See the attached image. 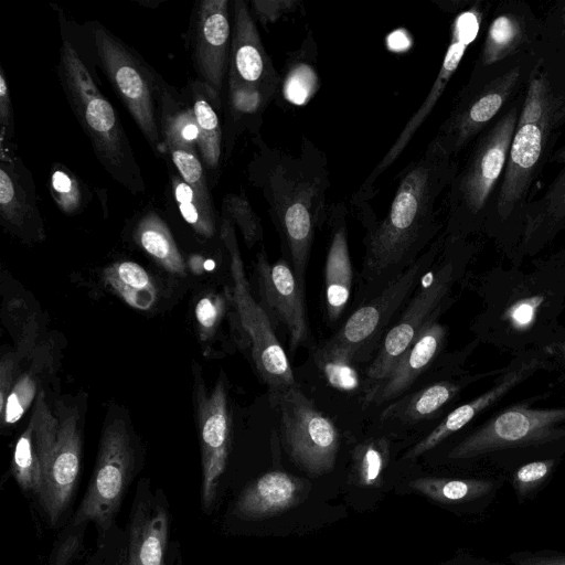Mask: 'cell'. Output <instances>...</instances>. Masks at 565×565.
<instances>
[{
    "label": "cell",
    "mask_w": 565,
    "mask_h": 565,
    "mask_svg": "<svg viewBox=\"0 0 565 565\" xmlns=\"http://www.w3.org/2000/svg\"><path fill=\"white\" fill-rule=\"evenodd\" d=\"M523 90L469 147L446 192L445 234L459 238L486 224L500 185L518 122Z\"/></svg>",
    "instance_id": "obj_6"
},
{
    "label": "cell",
    "mask_w": 565,
    "mask_h": 565,
    "mask_svg": "<svg viewBox=\"0 0 565 565\" xmlns=\"http://www.w3.org/2000/svg\"><path fill=\"white\" fill-rule=\"evenodd\" d=\"M167 541V511L160 505L140 508L130 530L128 565H163Z\"/></svg>",
    "instance_id": "obj_30"
},
{
    "label": "cell",
    "mask_w": 565,
    "mask_h": 565,
    "mask_svg": "<svg viewBox=\"0 0 565 565\" xmlns=\"http://www.w3.org/2000/svg\"><path fill=\"white\" fill-rule=\"evenodd\" d=\"M565 129V50L545 42L523 89L504 172L486 225L520 231L531 191Z\"/></svg>",
    "instance_id": "obj_3"
},
{
    "label": "cell",
    "mask_w": 565,
    "mask_h": 565,
    "mask_svg": "<svg viewBox=\"0 0 565 565\" xmlns=\"http://www.w3.org/2000/svg\"><path fill=\"white\" fill-rule=\"evenodd\" d=\"M103 281L134 309L147 311L157 301L158 291L153 279L135 262L122 260L108 265L103 270Z\"/></svg>",
    "instance_id": "obj_31"
},
{
    "label": "cell",
    "mask_w": 565,
    "mask_h": 565,
    "mask_svg": "<svg viewBox=\"0 0 565 565\" xmlns=\"http://www.w3.org/2000/svg\"><path fill=\"white\" fill-rule=\"evenodd\" d=\"M539 299H526L518 302L511 309V319L519 327H525L533 320Z\"/></svg>",
    "instance_id": "obj_47"
},
{
    "label": "cell",
    "mask_w": 565,
    "mask_h": 565,
    "mask_svg": "<svg viewBox=\"0 0 565 565\" xmlns=\"http://www.w3.org/2000/svg\"><path fill=\"white\" fill-rule=\"evenodd\" d=\"M280 88L281 77L264 46L248 3L235 0L227 70V157L241 132L247 129L259 134L263 114L278 97Z\"/></svg>",
    "instance_id": "obj_5"
},
{
    "label": "cell",
    "mask_w": 565,
    "mask_h": 565,
    "mask_svg": "<svg viewBox=\"0 0 565 565\" xmlns=\"http://www.w3.org/2000/svg\"><path fill=\"white\" fill-rule=\"evenodd\" d=\"M0 217L9 231L22 238H42L43 221L35 185L20 158L2 151L0 163Z\"/></svg>",
    "instance_id": "obj_22"
},
{
    "label": "cell",
    "mask_w": 565,
    "mask_h": 565,
    "mask_svg": "<svg viewBox=\"0 0 565 565\" xmlns=\"http://www.w3.org/2000/svg\"><path fill=\"white\" fill-rule=\"evenodd\" d=\"M541 47L491 66L473 65L430 141L454 158L470 147L522 93Z\"/></svg>",
    "instance_id": "obj_7"
},
{
    "label": "cell",
    "mask_w": 565,
    "mask_h": 565,
    "mask_svg": "<svg viewBox=\"0 0 565 565\" xmlns=\"http://www.w3.org/2000/svg\"><path fill=\"white\" fill-rule=\"evenodd\" d=\"M222 207L223 216L238 227L248 248L254 247L263 239L262 221L243 192L226 194Z\"/></svg>",
    "instance_id": "obj_36"
},
{
    "label": "cell",
    "mask_w": 565,
    "mask_h": 565,
    "mask_svg": "<svg viewBox=\"0 0 565 565\" xmlns=\"http://www.w3.org/2000/svg\"><path fill=\"white\" fill-rule=\"evenodd\" d=\"M15 359L12 353L2 356L0 362V414L14 385Z\"/></svg>",
    "instance_id": "obj_46"
},
{
    "label": "cell",
    "mask_w": 565,
    "mask_h": 565,
    "mask_svg": "<svg viewBox=\"0 0 565 565\" xmlns=\"http://www.w3.org/2000/svg\"><path fill=\"white\" fill-rule=\"evenodd\" d=\"M0 122L2 125L1 140H4V138L10 140L14 132L13 111L10 90L2 67L0 70Z\"/></svg>",
    "instance_id": "obj_45"
},
{
    "label": "cell",
    "mask_w": 565,
    "mask_h": 565,
    "mask_svg": "<svg viewBox=\"0 0 565 565\" xmlns=\"http://www.w3.org/2000/svg\"><path fill=\"white\" fill-rule=\"evenodd\" d=\"M255 275L259 303L275 330H282L290 350L296 351L308 342L310 335L306 290L301 288L290 264L284 257L270 262L264 250L256 256Z\"/></svg>",
    "instance_id": "obj_17"
},
{
    "label": "cell",
    "mask_w": 565,
    "mask_h": 565,
    "mask_svg": "<svg viewBox=\"0 0 565 565\" xmlns=\"http://www.w3.org/2000/svg\"><path fill=\"white\" fill-rule=\"evenodd\" d=\"M58 417L46 403L43 391L38 393L26 428L20 435L13 451L12 472L24 491H32L39 499L44 489L51 466Z\"/></svg>",
    "instance_id": "obj_20"
},
{
    "label": "cell",
    "mask_w": 565,
    "mask_h": 565,
    "mask_svg": "<svg viewBox=\"0 0 565 565\" xmlns=\"http://www.w3.org/2000/svg\"><path fill=\"white\" fill-rule=\"evenodd\" d=\"M57 76L79 126L104 169L134 194L146 189L132 147L110 102L97 87L73 44L64 39Z\"/></svg>",
    "instance_id": "obj_4"
},
{
    "label": "cell",
    "mask_w": 565,
    "mask_h": 565,
    "mask_svg": "<svg viewBox=\"0 0 565 565\" xmlns=\"http://www.w3.org/2000/svg\"><path fill=\"white\" fill-rule=\"evenodd\" d=\"M518 565H565V556H524L516 562Z\"/></svg>",
    "instance_id": "obj_48"
},
{
    "label": "cell",
    "mask_w": 565,
    "mask_h": 565,
    "mask_svg": "<svg viewBox=\"0 0 565 565\" xmlns=\"http://www.w3.org/2000/svg\"><path fill=\"white\" fill-rule=\"evenodd\" d=\"M36 390L38 382L33 373H24L17 380L0 414L3 426L20 420L32 402H35Z\"/></svg>",
    "instance_id": "obj_40"
},
{
    "label": "cell",
    "mask_w": 565,
    "mask_h": 565,
    "mask_svg": "<svg viewBox=\"0 0 565 565\" xmlns=\"http://www.w3.org/2000/svg\"><path fill=\"white\" fill-rule=\"evenodd\" d=\"M310 484L285 471H269L257 478L241 494L236 513L249 519L277 515L300 503Z\"/></svg>",
    "instance_id": "obj_24"
},
{
    "label": "cell",
    "mask_w": 565,
    "mask_h": 565,
    "mask_svg": "<svg viewBox=\"0 0 565 565\" xmlns=\"http://www.w3.org/2000/svg\"><path fill=\"white\" fill-rule=\"evenodd\" d=\"M539 366L536 360L523 364L519 369L508 373L500 383L487 391L481 396L466 403L451 413L434 428L426 437L415 444L404 456V459H416L425 452L431 450L443 440L448 438L454 433L460 430L482 409L495 403L499 398L505 395L512 387L523 381L526 376L532 374Z\"/></svg>",
    "instance_id": "obj_26"
},
{
    "label": "cell",
    "mask_w": 565,
    "mask_h": 565,
    "mask_svg": "<svg viewBox=\"0 0 565 565\" xmlns=\"http://www.w3.org/2000/svg\"><path fill=\"white\" fill-rule=\"evenodd\" d=\"M300 0H253L252 11L264 25L278 21L300 6Z\"/></svg>",
    "instance_id": "obj_44"
},
{
    "label": "cell",
    "mask_w": 565,
    "mask_h": 565,
    "mask_svg": "<svg viewBox=\"0 0 565 565\" xmlns=\"http://www.w3.org/2000/svg\"><path fill=\"white\" fill-rule=\"evenodd\" d=\"M554 460H537L521 466L514 475V487L519 497L533 491L548 476Z\"/></svg>",
    "instance_id": "obj_42"
},
{
    "label": "cell",
    "mask_w": 565,
    "mask_h": 565,
    "mask_svg": "<svg viewBox=\"0 0 565 565\" xmlns=\"http://www.w3.org/2000/svg\"><path fill=\"white\" fill-rule=\"evenodd\" d=\"M472 0H443L436 1V4L444 11L449 13H458L466 9Z\"/></svg>",
    "instance_id": "obj_49"
},
{
    "label": "cell",
    "mask_w": 565,
    "mask_h": 565,
    "mask_svg": "<svg viewBox=\"0 0 565 565\" xmlns=\"http://www.w3.org/2000/svg\"><path fill=\"white\" fill-rule=\"evenodd\" d=\"M227 0H202L190 24L192 61L199 81L221 96L228 70L232 24Z\"/></svg>",
    "instance_id": "obj_19"
},
{
    "label": "cell",
    "mask_w": 565,
    "mask_h": 565,
    "mask_svg": "<svg viewBox=\"0 0 565 565\" xmlns=\"http://www.w3.org/2000/svg\"><path fill=\"white\" fill-rule=\"evenodd\" d=\"M171 188L184 221L199 235L212 237L216 231L214 205L201 198L180 175H171Z\"/></svg>",
    "instance_id": "obj_35"
},
{
    "label": "cell",
    "mask_w": 565,
    "mask_h": 565,
    "mask_svg": "<svg viewBox=\"0 0 565 565\" xmlns=\"http://www.w3.org/2000/svg\"><path fill=\"white\" fill-rule=\"evenodd\" d=\"M221 238L230 258L232 300L243 340L257 374L268 386L273 397L297 386L296 379L267 312L252 294L235 226L224 216Z\"/></svg>",
    "instance_id": "obj_9"
},
{
    "label": "cell",
    "mask_w": 565,
    "mask_h": 565,
    "mask_svg": "<svg viewBox=\"0 0 565 565\" xmlns=\"http://www.w3.org/2000/svg\"><path fill=\"white\" fill-rule=\"evenodd\" d=\"M565 437V408L508 409L468 436L448 455L469 459L491 451L541 445Z\"/></svg>",
    "instance_id": "obj_15"
},
{
    "label": "cell",
    "mask_w": 565,
    "mask_h": 565,
    "mask_svg": "<svg viewBox=\"0 0 565 565\" xmlns=\"http://www.w3.org/2000/svg\"><path fill=\"white\" fill-rule=\"evenodd\" d=\"M58 430L40 501L52 524L67 507L81 467V429L76 407H58Z\"/></svg>",
    "instance_id": "obj_21"
},
{
    "label": "cell",
    "mask_w": 565,
    "mask_h": 565,
    "mask_svg": "<svg viewBox=\"0 0 565 565\" xmlns=\"http://www.w3.org/2000/svg\"><path fill=\"white\" fill-rule=\"evenodd\" d=\"M348 209L344 202L329 206L331 230L324 265V307L330 324L337 323L351 297L353 269L348 238Z\"/></svg>",
    "instance_id": "obj_23"
},
{
    "label": "cell",
    "mask_w": 565,
    "mask_h": 565,
    "mask_svg": "<svg viewBox=\"0 0 565 565\" xmlns=\"http://www.w3.org/2000/svg\"><path fill=\"white\" fill-rule=\"evenodd\" d=\"M445 328L433 322L402 355L388 375L370 393L366 405H381L402 395L436 358L445 339Z\"/></svg>",
    "instance_id": "obj_25"
},
{
    "label": "cell",
    "mask_w": 565,
    "mask_h": 565,
    "mask_svg": "<svg viewBox=\"0 0 565 565\" xmlns=\"http://www.w3.org/2000/svg\"><path fill=\"white\" fill-rule=\"evenodd\" d=\"M459 163L434 142L402 172L386 215L366 231L360 273L361 301L403 273L436 239L437 204Z\"/></svg>",
    "instance_id": "obj_1"
},
{
    "label": "cell",
    "mask_w": 565,
    "mask_h": 565,
    "mask_svg": "<svg viewBox=\"0 0 565 565\" xmlns=\"http://www.w3.org/2000/svg\"><path fill=\"white\" fill-rule=\"evenodd\" d=\"M489 18L476 66L487 67L534 52L546 42L543 20L526 1H500Z\"/></svg>",
    "instance_id": "obj_18"
},
{
    "label": "cell",
    "mask_w": 565,
    "mask_h": 565,
    "mask_svg": "<svg viewBox=\"0 0 565 565\" xmlns=\"http://www.w3.org/2000/svg\"><path fill=\"white\" fill-rule=\"evenodd\" d=\"M565 227V166L542 196L526 205L520 236L523 247H534L553 238Z\"/></svg>",
    "instance_id": "obj_27"
},
{
    "label": "cell",
    "mask_w": 565,
    "mask_h": 565,
    "mask_svg": "<svg viewBox=\"0 0 565 565\" xmlns=\"http://www.w3.org/2000/svg\"><path fill=\"white\" fill-rule=\"evenodd\" d=\"M193 404L201 443L202 503L214 502L218 480L223 475L230 448L231 418L223 377L207 392L201 371L193 366Z\"/></svg>",
    "instance_id": "obj_16"
},
{
    "label": "cell",
    "mask_w": 565,
    "mask_h": 565,
    "mask_svg": "<svg viewBox=\"0 0 565 565\" xmlns=\"http://www.w3.org/2000/svg\"><path fill=\"white\" fill-rule=\"evenodd\" d=\"M50 190L60 210L67 215L78 213L84 206V193L76 177L64 166L54 164Z\"/></svg>",
    "instance_id": "obj_38"
},
{
    "label": "cell",
    "mask_w": 565,
    "mask_h": 565,
    "mask_svg": "<svg viewBox=\"0 0 565 565\" xmlns=\"http://www.w3.org/2000/svg\"><path fill=\"white\" fill-rule=\"evenodd\" d=\"M492 1L488 0H472L466 9L455 14L447 50L427 96L351 199V203L359 210L361 220L374 213L369 202L375 195V182L404 152L417 130L435 108L459 67L467 49L475 42L488 20L492 11Z\"/></svg>",
    "instance_id": "obj_10"
},
{
    "label": "cell",
    "mask_w": 565,
    "mask_h": 565,
    "mask_svg": "<svg viewBox=\"0 0 565 565\" xmlns=\"http://www.w3.org/2000/svg\"><path fill=\"white\" fill-rule=\"evenodd\" d=\"M542 20L545 41L565 50V0L553 3Z\"/></svg>",
    "instance_id": "obj_43"
},
{
    "label": "cell",
    "mask_w": 565,
    "mask_h": 565,
    "mask_svg": "<svg viewBox=\"0 0 565 565\" xmlns=\"http://www.w3.org/2000/svg\"><path fill=\"white\" fill-rule=\"evenodd\" d=\"M168 150L182 180L207 203L213 204L200 154L178 148H169Z\"/></svg>",
    "instance_id": "obj_39"
},
{
    "label": "cell",
    "mask_w": 565,
    "mask_h": 565,
    "mask_svg": "<svg viewBox=\"0 0 565 565\" xmlns=\"http://www.w3.org/2000/svg\"><path fill=\"white\" fill-rule=\"evenodd\" d=\"M223 295L211 294L202 297L195 307L199 337L202 342L209 341L216 332L225 311Z\"/></svg>",
    "instance_id": "obj_41"
},
{
    "label": "cell",
    "mask_w": 565,
    "mask_h": 565,
    "mask_svg": "<svg viewBox=\"0 0 565 565\" xmlns=\"http://www.w3.org/2000/svg\"><path fill=\"white\" fill-rule=\"evenodd\" d=\"M279 416L282 440L291 459L305 471L320 476L333 469L340 434L297 386L271 397Z\"/></svg>",
    "instance_id": "obj_13"
},
{
    "label": "cell",
    "mask_w": 565,
    "mask_h": 565,
    "mask_svg": "<svg viewBox=\"0 0 565 565\" xmlns=\"http://www.w3.org/2000/svg\"><path fill=\"white\" fill-rule=\"evenodd\" d=\"M134 465L130 436L120 418L103 428L92 481L74 519L75 524L95 522L108 530L122 499Z\"/></svg>",
    "instance_id": "obj_14"
},
{
    "label": "cell",
    "mask_w": 565,
    "mask_h": 565,
    "mask_svg": "<svg viewBox=\"0 0 565 565\" xmlns=\"http://www.w3.org/2000/svg\"><path fill=\"white\" fill-rule=\"evenodd\" d=\"M157 105L161 138L169 148L199 153V129L192 107L160 75L157 85Z\"/></svg>",
    "instance_id": "obj_28"
},
{
    "label": "cell",
    "mask_w": 565,
    "mask_h": 565,
    "mask_svg": "<svg viewBox=\"0 0 565 565\" xmlns=\"http://www.w3.org/2000/svg\"><path fill=\"white\" fill-rule=\"evenodd\" d=\"M387 459V444L384 439H373L356 447L354 467L358 482L364 487L380 483Z\"/></svg>",
    "instance_id": "obj_37"
},
{
    "label": "cell",
    "mask_w": 565,
    "mask_h": 565,
    "mask_svg": "<svg viewBox=\"0 0 565 565\" xmlns=\"http://www.w3.org/2000/svg\"><path fill=\"white\" fill-rule=\"evenodd\" d=\"M199 129V154L204 167L217 171L222 154L223 129L220 120L222 98L199 79L185 89Z\"/></svg>",
    "instance_id": "obj_29"
},
{
    "label": "cell",
    "mask_w": 565,
    "mask_h": 565,
    "mask_svg": "<svg viewBox=\"0 0 565 565\" xmlns=\"http://www.w3.org/2000/svg\"><path fill=\"white\" fill-rule=\"evenodd\" d=\"M454 269L452 260L445 258L435 262L423 275L403 311L385 332L366 370V394L388 375L424 330L437 321L446 305Z\"/></svg>",
    "instance_id": "obj_12"
},
{
    "label": "cell",
    "mask_w": 565,
    "mask_h": 565,
    "mask_svg": "<svg viewBox=\"0 0 565 565\" xmlns=\"http://www.w3.org/2000/svg\"><path fill=\"white\" fill-rule=\"evenodd\" d=\"M458 386L450 382L428 385L413 395L391 404L383 412L385 419L414 424L425 420L437 413L457 393Z\"/></svg>",
    "instance_id": "obj_33"
},
{
    "label": "cell",
    "mask_w": 565,
    "mask_h": 565,
    "mask_svg": "<svg viewBox=\"0 0 565 565\" xmlns=\"http://www.w3.org/2000/svg\"><path fill=\"white\" fill-rule=\"evenodd\" d=\"M495 483L483 479H450L422 477L408 487L439 503H460L481 498L494 489Z\"/></svg>",
    "instance_id": "obj_34"
},
{
    "label": "cell",
    "mask_w": 565,
    "mask_h": 565,
    "mask_svg": "<svg viewBox=\"0 0 565 565\" xmlns=\"http://www.w3.org/2000/svg\"><path fill=\"white\" fill-rule=\"evenodd\" d=\"M92 32L99 63L114 90L153 151H160L163 146L157 105L160 74L98 22L93 24Z\"/></svg>",
    "instance_id": "obj_11"
},
{
    "label": "cell",
    "mask_w": 565,
    "mask_h": 565,
    "mask_svg": "<svg viewBox=\"0 0 565 565\" xmlns=\"http://www.w3.org/2000/svg\"><path fill=\"white\" fill-rule=\"evenodd\" d=\"M136 243L164 270L183 275L185 264L166 222L154 212L145 214L136 225Z\"/></svg>",
    "instance_id": "obj_32"
},
{
    "label": "cell",
    "mask_w": 565,
    "mask_h": 565,
    "mask_svg": "<svg viewBox=\"0 0 565 565\" xmlns=\"http://www.w3.org/2000/svg\"><path fill=\"white\" fill-rule=\"evenodd\" d=\"M550 162H555L565 166V143L561 146L551 158Z\"/></svg>",
    "instance_id": "obj_50"
},
{
    "label": "cell",
    "mask_w": 565,
    "mask_h": 565,
    "mask_svg": "<svg viewBox=\"0 0 565 565\" xmlns=\"http://www.w3.org/2000/svg\"><path fill=\"white\" fill-rule=\"evenodd\" d=\"M247 164V178L264 198L280 241L281 254L306 290L316 232L329 220L330 172L326 153L302 137L297 154L269 146L260 134Z\"/></svg>",
    "instance_id": "obj_2"
},
{
    "label": "cell",
    "mask_w": 565,
    "mask_h": 565,
    "mask_svg": "<svg viewBox=\"0 0 565 565\" xmlns=\"http://www.w3.org/2000/svg\"><path fill=\"white\" fill-rule=\"evenodd\" d=\"M445 236L437 237L403 273L361 301L339 330L318 348L316 360L320 365L345 369L379 348L384 332L436 262Z\"/></svg>",
    "instance_id": "obj_8"
}]
</instances>
